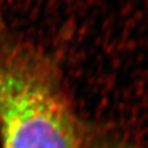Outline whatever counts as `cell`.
<instances>
[{
  "instance_id": "1",
  "label": "cell",
  "mask_w": 148,
  "mask_h": 148,
  "mask_svg": "<svg viewBox=\"0 0 148 148\" xmlns=\"http://www.w3.org/2000/svg\"><path fill=\"white\" fill-rule=\"evenodd\" d=\"M88 122L58 59L0 21V148H82Z\"/></svg>"
},
{
  "instance_id": "2",
  "label": "cell",
  "mask_w": 148,
  "mask_h": 148,
  "mask_svg": "<svg viewBox=\"0 0 148 148\" xmlns=\"http://www.w3.org/2000/svg\"><path fill=\"white\" fill-rule=\"evenodd\" d=\"M82 148H148V146L141 145L112 128L88 122Z\"/></svg>"
}]
</instances>
